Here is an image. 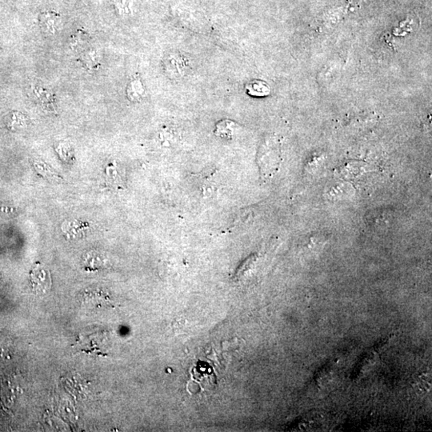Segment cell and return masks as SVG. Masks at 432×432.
<instances>
[{
  "label": "cell",
  "mask_w": 432,
  "mask_h": 432,
  "mask_svg": "<svg viewBox=\"0 0 432 432\" xmlns=\"http://www.w3.org/2000/svg\"><path fill=\"white\" fill-rule=\"evenodd\" d=\"M32 94L35 100L38 101L44 106H54V96L49 89L44 86L35 85L32 89Z\"/></svg>",
  "instance_id": "cell-4"
},
{
  "label": "cell",
  "mask_w": 432,
  "mask_h": 432,
  "mask_svg": "<svg viewBox=\"0 0 432 432\" xmlns=\"http://www.w3.org/2000/svg\"><path fill=\"white\" fill-rule=\"evenodd\" d=\"M88 44V36L85 34H82V31L73 35L71 40V47L72 49L79 50Z\"/></svg>",
  "instance_id": "cell-8"
},
{
  "label": "cell",
  "mask_w": 432,
  "mask_h": 432,
  "mask_svg": "<svg viewBox=\"0 0 432 432\" xmlns=\"http://www.w3.org/2000/svg\"><path fill=\"white\" fill-rule=\"evenodd\" d=\"M31 280L33 288L37 292L45 293L48 292L51 287V278L49 271H47L42 266H36L31 272Z\"/></svg>",
  "instance_id": "cell-2"
},
{
  "label": "cell",
  "mask_w": 432,
  "mask_h": 432,
  "mask_svg": "<svg viewBox=\"0 0 432 432\" xmlns=\"http://www.w3.org/2000/svg\"><path fill=\"white\" fill-rule=\"evenodd\" d=\"M145 94V88L140 79H135L129 83L126 89V95L131 101L136 102L143 98Z\"/></svg>",
  "instance_id": "cell-5"
},
{
  "label": "cell",
  "mask_w": 432,
  "mask_h": 432,
  "mask_svg": "<svg viewBox=\"0 0 432 432\" xmlns=\"http://www.w3.org/2000/svg\"><path fill=\"white\" fill-rule=\"evenodd\" d=\"M99 59L100 58H99V54L93 49L86 51L82 57V62L86 64L87 68H91V69H94L99 66Z\"/></svg>",
  "instance_id": "cell-7"
},
{
  "label": "cell",
  "mask_w": 432,
  "mask_h": 432,
  "mask_svg": "<svg viewBox=\"0 0 432 432\" xmlns=\"http://www.w3.org/2000/svg\"><path fill=\"white\" fill-rule=\"evenodd\" d=\"M120 14H127L131 11V0H112Z\"/></svg>",
  "instance_id": "cell-9"
},
{
  "label": "cell",
  "mask_w": 432,
  "mask_h": 432,
  "mask_svg": "<svg viewBox=\"0 0 432 432\" xmlns=\"http://www.w3.org/2000/svg\"><path fill=\"white\" fill-rule=\"evenodd\" d=\"M248 95L254 97H265L271 93V88L267 82L262 80H252L246 85Z\"/></svg>",
  "instance_id": "cell-3"
},
{
  "label": "cell",
  "mask_w": 432,
  "mask_h": 432,
  "mask_svg": "<svg viewBox=\"0 0 432 432\" xmlns=\"http://www.w3.org/2000/svg\"><path fill=\"white\" fill-rule=\"evenodd\" d=\"M39 25L44 33L54 35L58 33L62 25V18L53 11H46L39 16Z\"/></svg>",
  "instance_id": "cell-1"
},
{
  "label": "cell",
  "mask_w": 432,
  "mask_h": 432,
  "mask_svg": "<svg viewBox=\"0 0 432 432\" xmlns=\"http://www.w3.org/2000/svg\"><path fill=\"white\" fill-rule=\"evenodd\" d=\"M236 130L235 123L231 121H221L216 126L215 134L222 137H231Z\"/></svg>",
  "instance_id": "cell-6"
}]
</instances>
